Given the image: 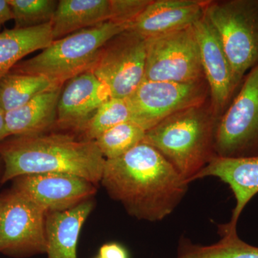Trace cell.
I'll list each match as a JSON object with an SVG mask.
<instances>
[{
    "label": "cell",
    "instance_id": "cell-1",
    "mask_svg": "<svg viewBox=\"0 0 258 258\" xmlns=\"http://www.w3.org/2000/svg\"><path fill=\"white\" fill-rule=\"evenodd\" d=\"M101 183L131 216L149 222L169 216L189 184L157 149L144 142L121 157L106 159Z\"/></svg>",
    "mask_w": 258,
    "mask_h": 258
},
{
    "label": "cell",
    "instance_id": "cell-2",
    "mask_svg": "<svg viewBox=\"0 0 258 258\" xmlns=\"http://www.w3.org/2000/svg\"><path fill=\"white\" fill-rule=\"evenodd\" d=\"M0 157L2 183L30 174L64 173L96 184L106 162L95 141L62 134L11 136L0 143Z\"/></svg>",
    "mask_w": 258,
    "mask_h": 258
},
{
    "label": "cell",
    "instance_id": "cell-3",
    "mask_svg": "<svg viewBox=\"0 0 258 258\" xmlns=\"http://www.w3.org/2000/svg\"><path fill=\"white\" fill-rule=\"evenodd\" d=\"M220 118L209 99L167 117L146 132L142 142L157 149L189 184L216 157L215 135Z\"/></svg>",
    "mask_w": 258,
    "mask_h": 258
},
{
    "label": "cell",
    "instance_id": "cell-4",
    "mask_svg": "<svg viewBox=\"0 0 258 258\" xmlns=\"http://www.w3.org/2000/svg\"><path fill=\"white\" fill-rule=\"evenodd\" d=\"M128 25L108 20L53 40L38 55L15 64L10 72L43 76L62 87L70 79L88 71L102 47Z\"/></svg>",
    "mask_w": 258,
    "mask_h": 258
},
{
    "label": "cell",
    "instance_id": "cell-5",
    "mask_svg": "<svg viewBox=\"0 0 258 258\" xmlns=\"http://www.w3.org/2000/svg\"><path fill=\"white\" fill-rule=\"evenodd\" d=\"M205 16L241 85L258 64V0L208 1Z\"/></svg>",
    "mask_w": 258,
    "mask_h": 258
},
{
    "label": "cell",
    "instance_id": "cell-6",
    "mask_svg": "<svg viewBox=\"0 0 258 258\" xmlns=\"http://www.w3.org/2000/svg\"><path fill=\"white\" fill-rule=\"evenodd\" d=\"M216 157L258 156V64L246 75L217 124Z\"/></svg>",
    "mask_w": 258,
    "mask_h": 258
},
{
    "label": "cell",
    "instance_id": "cell-7",
    "mask_svg": "<svg viewBox=\"0 0 258 258\" xmlns=\"http://www.w3.org/2000/svg\"><path fill=\"white\" fill-rule=\"evenodd\" d=\"M148 39L128 29L107 42L91 69L111 98H128L145 76Z\"/></svg>",
    "mask_w": 258,
    "mask_h": 258
},
{
    "label": "cell",
    "instance_id": "cell-8",
    "mask_svg": "<svg viewBox=\"0 0 258 258\" xmlns=\"http://www.w3.org/2000/svg\"><path fill=\"white\" fill-rule=\"evenodd\" d=\"M47 212L13 189L0 196V252L16 257L46 253Z\"/></svg>",
    "mask_w": 258,
    "mask_h": 258
},
{
    "label": "cell",
    "instance_id": "cell-9",
    "mask_svg": "<svg viewBox=\"0 0 258 258\" xmlns=\"http://www.w3.org/2000/svg\"><path fill=\"white\" fill-rule=\"evenodd\" d=\"M204 79L193 26L148 39L144 81L189 83Z\"/></svg>",
    "mask_w": 258,
    "mask_h": 258
},
{
    "label": "cell",
    "instance_id": "cell-10",
    "mask_svg": "<svg viewBox=\"0 0 258 258\" xmlns=\"http://www.w3.org/2000/svg\"><path fill=\"white\" fill-rule=\"evenodd\" d=\"M206 80L189 83L144 81L128 99L132 121L146 132L167 117L210 99Z\"/></svg>",
    "mask_w": 258,
    "mask_h": 258
},
{
    "label": "cell",
    "instance_id": "cell-11",
    "mask_svg": "<svg viewBox=\"0 0 258 258\" xmlns=\"http://www.w3.org/2000/svg\"><path fill=\"white\" fill-rule=\"evenodd\" d=\"M96 184L64 173H45L19 176L14 189L46 212H62L91 199Z\"/></svg>",
    "mask_w": 258,
    "mask_h": 258
},
{
    "label": "cell",
    "instance_id": "cell-12",
    "mask_svg": "<svg viewBox=\"0 0 258 258\" xmlns=\"http://www.w3.org/2000/svg\"><path fill=\"white\" fill-rule=\"evenodd\" d=\"M193 28L204 76L210 89V103L215 113L221 117L240 86L236 82L220 40L205 15Z\"/></svg>",
    "mask_w": 258,
    "mask_h": 258
},
{
    "label": "cell",
    "instance_id": "cell-13",
    "mask_svg": "<svg viewBox=\"0 0 258 258\" xmlns=\"http://www.w3.org/2000/svg\"><path fill=\"white\" fill-rule=\"evenodd\" d=\"M110 98L106 85L91 71L77 75L62 86L56 123L62 128L81 132L95 112Z\"/></svg>",
    "mask_w": 258,
    "mask_h": 258
},
{
    "label": "cell",
    "instance_id": "cell-14",
    "mask_svg": "<svg viewBox=\"0 0 258 258\" xmlns=\"http://www.w3.org/2000/svg\"><path fill=\"white\" fill-rule=\"evenodd\" d=\"M208 176L217 177L228 184L236 204L226 229L237 230V222L246 205L258 193V156L245 158L215 157L194 178L193 181Z\"/></svg>",
    "mask_w": 258,
    "mask_h": 258
},
{
    "label": "cell",
    "instance_id": "cell-15",
    "mask_svg": "<svg viewBox=\"0 0 258 258\" xmlns=\"http://www.w3.org/2000/svg\"><path fill=\"white\" fill-rule=\"evenodd\" d=\"M208 1L151 0L130 30L147 39L193 26L205 15Z\"/></svg>",
    "mask_w": 258,
    "mask_h": 258
},
{
    "label": "cell",
    "instance_id": "cell-16",
    "mask_svg": "<svg viewBox=\"0 0 258 258\" xmlns=\"http://www.w3.org/2000/svg\"><path fill=\"white\" fill-rule=\"evenodd\" d=\"M93 208L89 200L66 211L47 212V258H78L80 232Z\"/></svg>",
    "mask_w": 258,
    "mask_h": 258
},
{
    "label": "cell",
    "instance_id": "cell-17",
    "mask_svg": "<svg viewBox=\"0 0 258 258\" xmlns=\"http://www.w3.org/2000/svg\"><path fill=\"white\" fill-rule=\"evenodd\" d=\"M62 88L40 93L23 106L5 113L8 137L43 134L55 124Z\"/></svg>",
    "mask_w": 258,
    "mask_h": 258
},
{
    "label": "cell",
    "instance_id": "cell-18",
    "mask_svg": "<svg viewBox=\"0 0 258 258\" xmlns=\"http://www.w3.org/2000/svg\"><path fill=\"white\" fill-rule=\"evenodd\" d=\"M111 0H60L51 21L53 40L111 20Z\"/></svg>",
    "mask_w": 258,
    "mask_h": 258
},
{
    "label": "cell",
    "instance_id": "cell-19",
    "mask_svg": "<svg viewBox=\"0 0 258 258\" xmlns=\"http://www.w3.org/2000/svg\"><path fill=\"white\" fill-rule=\"evenodd\" d=\"M51 23L28 28L0 32V80L24 57L44 50L53 41Z\"/></svg>",
    "mask_w": 258,
    "mask_h": 258
},
{
    "label": "cell",
    "instance_id": "cell-20",
    "mask_svg": "<svg viewBox=\"0 0 258 258\" xmlns=\"http://www.w3.org/2000/svg\"><path fill=\"white\" fill-rule=\"evenodd\" d=\"M221 239L211 244L194 243L189 238L180 237L174 258H258V247L246 243L237 235L219 226Z\"/></svg>",
    "mask_w": 258,
    "mask_h": 258
},
{
    "label": "cell",
    "instance_id": "cell-21",
    "mask_svg": "<svg viewBox=\"0 0 258 258\" xmlns=\"http://www.w3.org/2000/svg\"><path fill=\"white\" fill-rule=\"evenodd\" d=\"M59 87L46 78L37 75L10 72L0 80V108L13 111L40 93Z\"/></svg>",
    "mask_w": 258,
    "mask_h": 258
},
{
    "label": "cell",
    "instance_id": "cell-22",
    "mask_svg": "<svg viewBox=\"0 0 258 258\" xmlns=\"http://www.w3.org/2000/svg\"><path fill=\"white\" fill-rule=\"evenodd\" d=\"M145 134L144 128L130 120L108 129L95 142L105 159H113L142 143Z\"/></svg>",
    "mask_w": 258,
    "mask_h": 258
},
{
    "label": "cell",
    "instance_id": "cell-23",
    "mask_svg": "<svg viewBox=\"0 0 258 258\" xmlns=\"http://www.w3.org/2000/svg\"><path fill=\"white\" fill-rule=\"evenodd\" d=\"M132 120V111L127 98H110L95 112L83 132V139L95 141L115 125Z\"/></svg>",
    "mask_w": 258,
    "mask_h": 258
},
{
    "label": "cell",
    "instance_id": "cell-24",
    "mask_svg": "<svg viewBox=\"0 0 258 258\" xmlns=\"http://www.w3.org/2000/svg\"><path fill=\"white\" fill-rule=\"evenodd\" d=\"M57 3L55 0H8L14 28H32L51 23Z\"/></svg>",
    "mask_w": 258,
    "mask_h": 258
},
{
    "label": "cell",
    "instance_id": "cell-25",
    "mask_svg": "<svg viewBox=\"0 0 258 258\" xmlns=\"http://www.w3.org/2000/svg\"><path fill=\"white\" fill-rule=\"evenodd\" d=\"M150 3L151 0H111V20L130 28Z\"/></svg>",
    "mask_w": 258,
    "mask_h": 258
},
{
    "label": "cell",
    "instance_id": "cell-26",
    "mask_svg": "<svg viewBox=\"0 0 258 258\" xmlns=\"http://www.w3.org/2000/svg\"><path fill=\"white\" fill-rule=\"evenodd\" d=\"M101 258H128L126 249L118 243L112 242L103 244L99 250Z\"/></svg>",
    "mask_w": 258,
    "mask_h": 258
},
{
    "label": "cell",
    "instance_id": "cell-27",
    "mask_svg": "<svg viewBox=\"0 0 258 258\" xmlns=\"http://www.w3.org/2000/svg\"><path fill=\"white\" fill-rule=\"evenodd\" d=\"M13 16L8 0H0V28L7 22L13 20Z\"/></svg>",
    "mask_w": 258,
    "mask_h": 258
},
{
    "label": "cell",
    "instance_id": "cell-28",
    "mask_svg": "<svg viewBox=\"0 0 258 258\" xmlns=\"http://www.w3.org/2000/svg\"><path fill=\"white\" fill-rule=\"evenodd\" d=\"M5 112L0 108V143L5 139L8 138L7 132L6 120H5Z\"/></svg>",
    "mask_w": 258,
    "mask_h": 258
},
{
    "label": "cell",
    "instance_id": "cell-29",
    "mask_svg": "<svg viewBox=\"0 0 258 258\" xmlns=\"http://www.w3.org/2000/svg\"><path fill=\"white\" fill-rule=\"evenodd\" d=\"M98 258H101V257H98Z\"/></svg>",
    "mask_w": 258,
    "mask_h": 258
}]
</instances>
